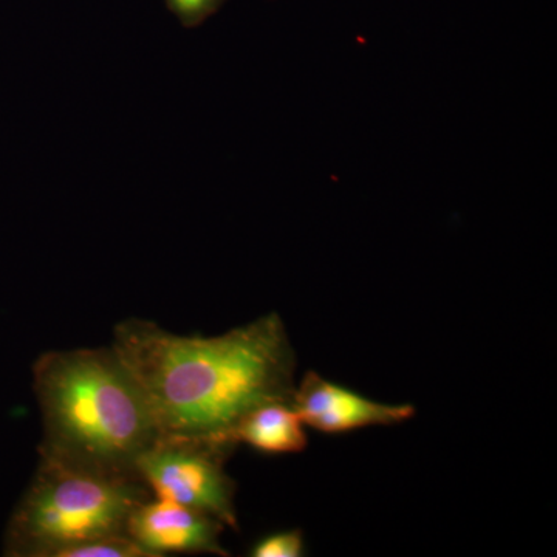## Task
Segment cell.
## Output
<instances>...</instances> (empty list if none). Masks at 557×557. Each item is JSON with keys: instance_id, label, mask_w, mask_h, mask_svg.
Wrapping results in <instances>:
<instances>
[{"instance_id": "cell-10", "label": "cell", "mask_w": 557, "mask_h": 557, "mask_svg": "<svg viewBox=\"0 0 557 557\" xmlns=\"http://www.w3.org/2000/svg\"><path fill=\"white\" fill-rule=\"evenodd\" d=\"M225 0H164L185 28H196L214 16Z\"/></svg>"}, {"instance_id": "cell-7", "label": "cell", "mask_w": 557, "mask_h": 557, "mask_svg": "<svg viewBox=\"0 0 557 557\" xmlns=\"http://www.w3.org/2000/svg\"><path fill=\"white\" fill-rule=\"evenodd\" d=\"M306 424L287 401L267 403L247 413L226 440L234 446L249 448L271 456L299 454L307 448Z\"/></svg>"}, {"instance_id": "cell-5", "label": "cell", "mask_w": 557, "mask_h": 557, "mask_svg": "<svg viewBox=\"0 0 557 557\" xmlns=\"http://www.w3.org/2000/svg\"><path fill=\"white\" fill-rule=\"evenodd\" d=\"M289 405L306 428L324 434H346L359 429L392 426L416 417L410 405H387L362 397L350 388L309 372L295 387Z\"/></svg>"}, {"instance_id": "cell-1", "label": "cell", "mask_w": 557, "mask_h": 557, "mask_svg": "<svg viewBox=\"0 0 557 557\" xmlns=\"http://www.w3.org/2000/svg\"><path fill=\"white\" fill-rule=\"evenodd\" d=\"M112 348L148 398L161 435L228 442L242 418L267 403L292 401L296 387L295 350L276 313L219 336L175 335L129 318L113 330Z\"/></svg>"}, {"instance_id": "cell-3", "label": "cell", "mask_w": 557, "mask_h": 557, "mask_svg": "<svg viewBox=\"0 0 557 557\" xmlns=\"http://www.w3.org/2000/svg\"><path fill=\"white\" fill-rule=\"evenodd\" d=\"M150 497L141 479L40 453L38 471L11 527L14 552L61 557L76 545L127 534L132 512Z\"/></svg>"}, {"instance_id": "cell-4", "label": "cell", "mask_w": 557, "mask_h": 557, "mask_svg": "<svg viewBox=\"0 0 557 557\" xmlns=\"http://www.w3.org/2000/svg\"><path fill=\"white\" fill-rule=\"evenodd\" d=\"M236 446L214 437L161 435L137 463L152 497L205 512L237 530L236 483L225 463Z\"/></svg>"}, {"instance_id": "cell-2", "label": "cell", "mask_w": 557, "mask_h": 557, "mask_svg": "<svg viewBox=\"0 0 557 557\" xmlns=\"http://www.w3.org/2000/svg\"><path fill=\"white\" fill-rule=\"evenodd\" d=\"M40 453L121 478L161 437L141 387L113 348L53 350L35 364Z\"/></svg>"}, {"instance_id": "cell-9", "label": "cell", "mask_w": 557, "mask_h": 557, "mask_svg": "<svg viewBox=\"0 0 557 557\" xmlns=\"http://www.w3.org/2000/svg\"><path fill=\"white\" fill-rule=\"evenodd\" d=\"M252 557H302L306 541L300 530L278 531L256 542L249 553Z\"/></svg>"}, {"instance_id": "cell-6", "label": "cell", "mask_w": 557, "mask_h": 557, "mask_svg": "<svg viewBox=\"0 0 557 557\" xmlns=\"http://www.w3.org/2000/svg\"><path fill=\"white\" fill-rule=\"evenodd\" d=\"M223 528L225 525L220 520L205 512L150 497L132 512L127 534L150 557L168 553L228 556L220 542Z\"/></svg>"}, {"instance_id": "cell-8", "label": "cell", "mask_w": 557, "mask_h": 557, "mask_svg": "<svg viewBox=\"0 0 557 557\" xmlns=\"http://www.w3.org/2000/svg\"><path fill=\"white\" fill-rule=\"evenodd\" d=\"M61 557H150L129 534L97 539L67 549Z\"/></svg>"}]
</instances>
